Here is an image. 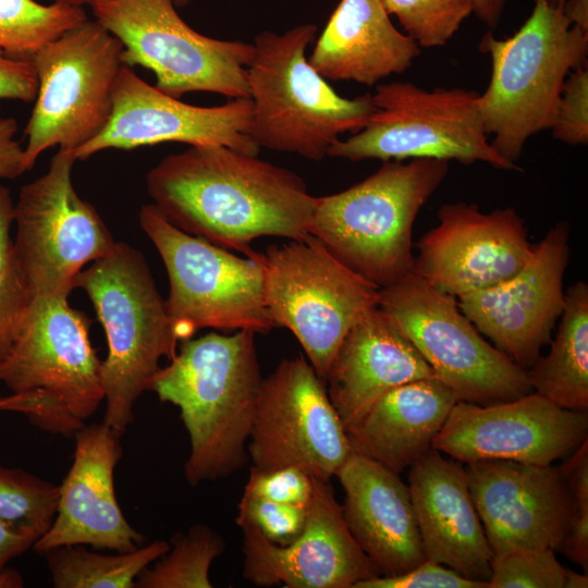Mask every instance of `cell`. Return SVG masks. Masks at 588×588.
<instances>
[{
  "instance_id": "1",
  "label": "cell",
  "mask_w": 588,
  "mask_h": 588,
  "mask_svg": "<svg viewBox=\"0 0 588 588\" xmlns=\"http://www.w3.org/2000/svg\"><path fill=\"white\" fill-rule=\"evenodd\" d=\"M154 205L179 229L247 257L262 236L310 234L316 197L293 171L226 146H189L149 170Z\"/></svg>"
},
{
  "instance_id": "2",
  "label": "cell",
  "mask_w": 588,
  "mask_h": 588,
  "mask_svg": "<svg viewBox=\"0 0 588 588\" xmlns=\"http://www.w3.org/2000/svg\"><path fill=\"white\" fill-rule=\"evenodd\" d=\"M256 333L209 332L181 342L149 391L180 409L189 439L184 476L192 486L228 477L248 460L262 376Z\"/></svg>"
},
{
  "instance_id": "3",
  "label": "cell",
  "mask_w": 588,
  "mask_h": 588,
  "mask_svg": "<svg viewBox=\"0 0 588 588\" xmlns=\"http://www.w3.org/2000/svg\"><path fill=\"white\" fill-rule=\"evenodd\" d=\"M316 33L317 26L306 23L256 35L247 82L253 140L320 161L341 135L360 131L376 107L371 94L341 97L310 65L306 51Z\"/></svg>"
},
{
  "instance_id": "4",
  "label": "cell",
  "mask_w": 588,
  "mask_h": 588,
  "mask_svg": "<svg viewBox=\"0 0 588 588\" xmlns=\"http://www.w3.org/2000/svg\"><path fill=\"white\" fill-rule=\"evenodd\" d=\"M449 161H383L365 180L316 197L310 234L348 268L380 289L413 270L414 221L444 181Z\"/></svg>"
},
{
  "instance_id": "5",
  "label": "cell",
  "mask_w": 588,
  "mask_h": 588,
  "mask_svg": "<svg viewBox=\"0 0 588 588\" xmlns=\"http://www.w3.org/2000/svg\"><path fill=\"white\" fill-rule=\"evenodd\" d=\"M479 49L492 63L480 94L485 130L493 149L516 163L531 136L551 130L567 75L587 63L588 32L572 25L562 8L536 0L513 36L487 32Z\"/></svg>"
},
{
  "instance_id": "6",
  "label": "cell",
  "mask_w": 588,
  "mask_h": 588,
  "mask_svg": "<svg viewBox=\"0 0 588 588\" xmlns=\"http://www.w3.org/2000/svg\"><path fill=\"white\" fill-rule=\"evenodd\" d=\"M103 327L108 354L101 377L106 412L103 422L123 434L134 420L139 396L149 391L162 357L172 359L177 339L142 253L117 242L105 257L78 274Z\"/></svg>"
},
{
  "instance_id": "7",
  "label": "cell",
  "mask_w": 588,
  "mask_h": 588,
  "mask_svg": "<svg viewBox=\"0 0 588 588\" xmlns=\"http://www.w3.org/2000/svg\"><path fill=\"white\" fill-rule=\"evenodd\" d=\"M139 224L166 267V311L177 341L204 328L268 333L277 328L266 299L262 254L240 257L171 223L145 205Z\"/></svg>"
},
{
  "instance_id": "8",
  "label": "cell",
  "mask_w": 588,
  "mask_h": 588,
  "mask_svg": "<svg viewBox=\"0 0 588 588\" xmlns=\"http://www.w3.org/2000/svg\"><path fill=\"white\" fill-rule=\"evenodd\" d=\"M371 95L376 109L366 125L338 139L329 157L354 162L428 158L522 170L488 142L480 93L460 87L425 89L396 81L378 84Z\"/></svg>"
},
{
  "instance_id": "9",
  "label": "cell",
  "mask_w": 588,
  "mask_h": 588,
  "mask_svg": "<svg viewBox=\"0 0 588 588\" xmlns=\"http://www.w3.org/2000/svg\"><path fill=\"white\" fill-rule=\"evenodd\" d=\"M378 307L458 401L492 405L532 391L527 371L482 338L456 297L413 270L380 289Z\"/></svg>"
},
{
  "instance_id": "10",
  "label": "cell",
  "mask_w": 588,
  "mask_h": 588,
  "mask_svg": "<svg viewBox=\"0 0 588 588\" xmlns=\"http://www.w3.org/2000/svg\"><path fill=\"white\" fill-rule=\"evenodd\" d=\"M262 260L266 299L275 326L293 333L324 382L347 332L378 307L380 287L311 234L269 246Z\"/></svg>"
},
{
  "instance_id": "11",
  "label": "cell",
  "mask_w": 588,
  "mask_h": 588,
  "mask_svg": "<svg viewBox=\"0 0 588 588\" xmlns=\"http://www.w3.org/2000/svg\"><path fill=\"white\" fill-rule=\"evenodd\" d=\"M94 19L122 44V61L156 75V87L174 98L213 93L249 97L247 66L254 45L205 36L179 15L173 0H98Z\"/></svg>"
},
{
  "instance_id": "12",
  "label": "cell",
  "mask_w": 588,
  "mask_h": 588,
  "mask_svg": "<svg viewBox=\"0 0 588 588\" xmlns=\"http://www.w3.org/2000/svg\"><path fill=\"white\" fill-rule=\"evenodd\" d=\"M122 51L114 35L87 19L32 57L38 88L24 131L28 170L45 150L58 146L73 152L106 126Z\"/></svg>"
},
{
  "instance_id": "13",
  "label": "cell",
  "mask_w": 588,
  "mask_h": 588,
  "mask_svg": "<svg viewBox=\"0 0 588 588\" xmlns=\"http://www.w3.org/2000/svg\"><path fill=\"white\" fill-rule=\"evenodd\" d=\"M75 161L71 150L59 149L14 204V247L33 297L68 299L83 268L117 243L95 207L77 194Z\"/></svg>"
},
{
  "instance_id": "14",
  "label": "cell",
  "mask_w": 588,
  "mask_h": 588,
  "mask_svg": "<svg viewBox=\"0 0 588 588\" xmlns=\"http://www.w3.org/2000/svg\"><path fill=\"white\" fill-rule=\"evenodd\" d=\"M351 451L326 384L305 357L283 359L262 379L247 442L253 468L296 466L330 481Z\"/></svg>"
},
{
  "instance_id": "15",
  "label": "cell",
  "mask_w": 588,
  "mask_h": 588,
  "mask_svg": "<svg viewBox=\"0 0 588 588\" xmlns=\"http://www.w3.org/2000/svg\"><path fill=\"white\" fill-rule=\"evenodd\" d=\"M90 320L68 299L35 296L23 328L0 362L11 393L41 391L85 421L105 400L102 360L89 340Z\"/></svg>"
},
{
  "instance_id": "16",
  "label": "cell",
  "mask_w": 588,
  "mask_h": 588,
  "mask_svg": "<svg viewBox=\"0 0 588 588\" xmlns=\"http://www.w3.org/2000/svg\"><path fill=\"white\" fill-rule=\"evenodd\" d=\"M252 112L248 97L212 107L183 102L149 85L132 66L123 64L106 126L73 155L76 160H86L106 149L130 150L179 142L189 146H226L257 156L260 147L249 135Z\"/></svg>"
},
{
  "instance_id": "17",
  "label": "cell",
  "mask_w": 588,
  "mask_h": 588,
  "mask_svg": "<svg viewBox=\"0 0 588 588\" xmlns=\"http://www.w3.org/2000/svg\"><path fill=\"white\" fill-rule=\"evenodd\" d=\"M586 411L560 407L531 391L492 405L458 401L432 442L462 464L513 461L550 465L587 439Z\"/></svg>"
},
{
  "instance_id": "18",
  "label": "cell",
  "mask_w": 588,
  "mask_h": 588,
  "mask_svg": "<svg viewBox=\"0 0 588 588\" xmlns=\"http://www.w3.org/2000/svg\"><path fill=\"white\" fill-rule=\"evenodd\" d=\"M568 240V224L556 223L532 246L530 257L515 275L457 298L477 330L525 370L540 357L561 317Z\"/></svg>"
},
{
  "instance_id": "19",
  "label": "cell",
  "mask_w": 588,
  "mask_h": 588,
  "mask_svg": "<svg viewBox=\"0 0 588 588\" xmlns=\"http://www.w3.org/2000/svg\"><path fill=\"white\" fill-rule=\"evenodd\" d=\"M439 223L418 242L413 271L456 298L515 275L532 246L517 211L482 212L465 201L442 205Z\"/></svg>"
},
{
  "instance_id": "20",
  "label": "cell",
  "mask_w": 588,
  "mask_h": 588,
  "mask_svg": "<svg viewBox=\"0 0 588 588\" xmlns=\"http://www.w3.org/2000/svg\"><path fill=\"white\" fill-rule=\"evenodd\" d=\"M243 532V576L260 587L354 588L379 576L351 535L330 481L315 478L301 536L287 546L268 541L256 528Z\"/></svg>"
},
{
  "instance_id": "21",
  "label": "cell",
  "mask_w": 588,
  "mask_h": 588,
  "mask_svg": "<svg viewBox=\"0 0 588 588\" xmlns=\"http://www.w3.org/2000/svg\"><path fill=\"white\" fill-rule=\"evenodd\" d=\"M468 488L493 555L559 549L568 500L559 467L513 461L465 464Z\"/></svg>"
},
{
  "instance_id": "22",
  "label": "cell",
  "mask_w": 588,
  "mask_h": 588,
  "mask_svg": "<svg viewBox=\"0 0 588 588\" xmlns=\"http://www.w3.org/2000/svg\"><path fill=\"white\" fill-rule=\"evenodd\" d=\"M121 436L103 421L85 425L75 433L73 462L59 486L54 519L34 543L35 551L44 554L62 546L88 544L130 552L146 541L124 517L114 492Z\"/></svg>"
},
{
  "instance_id": "23",
  "label": "cell",
  "mask_w": 588,
  "mask_h": 588,
  "mask_svg": "<svg viewBox=\"0 0 588 588\" xmlns=\"http://www.w3.org/2000/svg\"><path fill=\"white\" fill-rule=\"evenodd\" d=\"M408 481L426 559L489 583L493 552L462 463L431 448L412 464Z\"/></svg>"
},
{
  "instance_id": "24",
  "label": "cell",
  "mask_w": 588,
  "mask_h": 588,
  "mask_svg": "<svg viewBox=\"0 0 588 588\" xmlns=\"http://www.w3.org/2000/svg\"><path fill=\"white\" fill-rule=\"evenodd\" d=\"M345 524L381 576L403 574L426 560L408 486L352 449L335 474Z\"/></svg>"
},
{
  "instance_id": "25",
  "label": "cell",
  "mask_w": 588,
  "mask_h": 588,
  "mask_svg": "<svg viewBox=\"0 0 588 588\" xmlns=\"http://www.w3.org/2000/svg\"><path fill=\"white\" fill-rule=\"evenodd\" d=\"M422 378L437 377L412 342L376 307L343 339L324 384L347 430L388 391Z\"/></svg>"
},
{
  "instance_id": "26",
  "label": "cell",
  "mask_w": 588,
  "mask_h": 588,
  "mask_svg": "<svg viewBox=\"0 0 588 588\" xmlns=\"http://www.w3.org/2000/svg\"><path fill=\"white\" fill-rule=\"evenodd\" d=\"M419 54L380 0H341L307 59L324 79L375 86L406 71Z\"/></svg>"
},
{
  "instance_id": "27",
  "label": "cell",
  "mask_w": 588,
  "mask_h": 588,
  "mask_svg": "<svg viewBox=\"0 0 588 588\" xmlns=\"http://www.w3.org/2000/svg\"><path fill=\"white\" fill-rule=\"evenodd\" d=\"M458 402L438 378L401 384L346 430L353 450L400 474L427 452Z\"/></svg>"
},
{
  "instance_id": "28",
  "label": "cell",
  "mask_w": 588,
  "mask_h": 588,
  "mask_svg": "<svg viewBox=\"0 0 588 588\" xmlns=\"http://www.w3.org/2000/svg\"><path fill=\"white\" fill-rule=\"evenodd\" d=\"M534 392L555 405L588 408V285L578 281L565 292L558 333L546 357L527 370Z\"/></svg>"
},
{
  "instance_id": "29",
  "label": "cell",
  "mask_w": 588,
  "mask_h": 588,
  "mask_svg": "<svg viewBox=\"0 0 588 588\" xmlns=\"http://www.w3.org/2000/svg\"><path fill=\"white\" fill-rule=\"evenodd\" d=\"M170 549L156 540L130 552L101 554L83 544L62 546L44 553L53 587L135 588L140 572Z\"/></svg>"
},
{
  "instance_id": "30",
  "label": "cell",
  "mask_w": 588,
  "mask_h": 588,
  "mask_svg": "<svg viewBox=\"0 0 588 588\" xmlns=\"http://www.w3.org/2000/svg\"><path fill=\"white\" fill-rule=\"evenodd\" d=\"M88 16L81 7L36 0H0V50L30 60L46 44Z\"/></svg>"
},
{
  "instance_id": "31",
  "label": "cell",
  "mask_w": 588,
  "mask_h": 588,
  "mask_svg": "<svg viewBox=\"0 0 588 588\" xmlns=\"http://www.w3.org/2000/svg\"><path fill=\"white\" fill-rule=\"evenodd\" d=\"M173 548L144 568L135 588H211L209 571L224 551L223 538L206 525H194L172 539Z\"/></svg>"
},
{
  "instance_id": "32",
  "label": "cell",
  "mask_w": 588,
  "mask_h": 588,
  "mask_svg": "<svg viewBox=\"0 0 588 588\" xmlns=\"http://www.w3.org/2000/svg\"><path fill=\"white\" fill-rule=\"evenodd\" d=\"M13 208L10 189L0 183V362L16 341L34 298L10 234Z\"/></svg>"
},
{
  "instance_id": "33",
  "label": "cell",
  "mask_w": 588,
  "mask_h": 588,
  "mask_svg": "<svg viewBox=\"0 0 588 588\" xmlns=\"http://www.w3.org/2000/svg\"><path fill=\"white\" fill-rule=\"evenodd\" d=\"M58 497L59 486L0 465V519L30 530L39 539L54 519Z\"/></svg>"
},
{
  "instance_id": "34",
  "label": "cell",
  "mask_w": 588,
  "mask_h": 588,
  "mask_svg": "<svg viewBox=\"0 0 588 588\" xmlns=\"http://www.w3.org/2000/svg\"><path fill=\"white\" fill-rule=\"evenodd\" d=\"M389 15H394L421 48L448 44L471 14V0H380Z\"/></svg>"
},
{
  "instance_id": "35",
  "label": "cell",
  "mask_w": 588,
  "mask_h": 588,
  "mask_svg": "<svg viewBox=\"0 0 588 588\" xmlns=\"http://www.w3.org/2000/svg\"><path fill=\"white\" fill-rule=\"evenodd\" d=\"M571 569L550 548L524 549L493 555L489 588H566Z\"/></svg>"
},
{
  "instance_id": "36",
  "label": "cell",
  "mask_w": 588,
  "mask_h": 588,
  "mask_svg": "<svg viewBox=\"0 0 588 588\" xmlns=\"http://www.w3.org/2000/svg\"><path fill=\"white\" fill-rule=\"evenodd\" d=\"M559 467L567 491L568 517L559 549L588 569V441L584 440Z\"/></svg>"
},
{
  "instance_id": "37",
  "label": "cell",
  "mask_w": 588,
  "mask_h": 588,
  "mask_svg": "<svg viewBox=\"0 0 588 588\" xmlns=\"http://www.w3.org/2000/svg\"><path fill=\"white\" fill-rule=\"evenodd\" d=\"M308 507L278 503L243 492L237 504L236 524L256 528L274 544L287 546L303 532Z\"/></svg>"
},
{
  "instance_id": "38",
  "label": "cell",
  "mask_w": 588,
  "mask_h": 588,
  "mask_svg": "<svg viewBox=\"0 0 588 588\" xmlns=\"http://www.w3.org/2000/svg\"><path fill=\"white\" fill-rule=\"evenodd\" d=\"M551 130L555 139L568 145L588 144L587 63L567 75Z\"/></svg>"
},
{
  "instance_id": "39",
  "label": "cell",
  "mask_w": 588,
  "mask_h": 588,
  "mask_svg": "<svg viewBox=\"0 0 588 588\" xmlns=\"http://www.w3.org/2000/svg\"><path fill=\"white\" fill-rule=\"evenodd\" d=\"M314 486L315 477L296 466L271 470L252 467L244 492L278 503L308 507Z\"/></svg>"
},
{
  "instance_id": "40",
  "label": "cell",
  "mask_w": 588,
  "mask_h": 588,
  "mask_svg": "<svg viewBox=\"0 0 588 588\" xmlns=\"http://www.w3.org/2000/svg\"><path fill=\"white\" fill-rule=\"evenodd\" d=\"M354 588H489L487 581L466 578L428 559L396 576H376L357 583Z\"/></svg>"
},
{
  "instance_id": "41",
  "label": "cell",
  "mask_w": 588,
  "mask_h": 588,
  "mask_svg": "<svg viewBox=\"0 0 588 588\" xmlns=\"http://www.w3.org/2000/svg\"><path fill=\"white\" fill-rule=\"evenodd\" d=\"M38 81L30 60L17 59L0 50V100L34 101Z\"/></svg>"
},
{
  "instance_id": "42",
  "label": "cell",
  "mask_w": 588,
  "mask_h": 588,
  "mask_svg": "<svg viewBox=\"0 0 588 588\" xmlns=\"http://www.w3.org/2000/svg\"><path fill=\"white\" fill-rule=\"evenodd\" d=\"M17 122L0 117V179L13 180L28 171L24 147L15 139Z\"/></svg>"
},
{
  "instance_id": "43",
  "label": "cell",
  "mask_w": 588,
  "mask_h": 588,
  "mask_svg": "<svg viewBox=\"0 0 588 588\" xmlns=\"http://www.w3.org/2000/svg\"><path fill=\"white\" fill-rule=\"evenodd\" d=\"M37 539L30 530L0 519V573L11 560L33 548Z\"/></svg>"
},
{
  "instance_id": "44",
  "label": "cell",
  "mask_w": 588,
  "mask_h": 588,
  "mask_svg": "<svg viewBox=\"0 0 588 588\" xmlns=\"http://www.w3.org/2000/svg\"><path fill=\"white\" fill-rule=\"evenodd\" d=\"M473 11L477 17L487 26L493 28L498 26L506 0H471Z\"/></svg>"
},
{
  "instance_id": "45",
  "label": "cell",
  "mask_w": 588,
  "mask_h": 588,
  "mask_svg": "<svg viewBox=\"0 0 588 588\" xmlns=\"http://www.w3.org/2000/svg\"><path fill=\"white\" fill-rule=\"evenodd\" d=\"M35 409L36 397L30 392L11 393L7 396H0V412H15L28 417Z\"/></svg>"
},
{
  "instance_id": "46",
  "label": "cell",
  "mask_w": 588,
  "mask_h": 588,
  "mask_svg": "<svg viewBox=\"0 0 588 588\" xmlns=\"http://www.w3.org/2000/svg\"><path fill=\"white\" fill-rule=\"evenodd\" d=\"M562 10L572 25L588 32V0H565Z\"/></svg>"
},
{
  "instance_id": "47",
  "label": "cell",
  "mask_w": 588,
  "mask_h": 588,
  "mask_svg": "<svg viewBox=\"0 0 588 588\" xmlns=\"http://www.w3.org/2000/svg\"><path fill=\"white\" fill-rule=\"evenodd\" d=\"M23 587V578L19 572L7 567L0 573V588H20Z\"/></svg>"
},
{
  "instance_id": "48",
  "label": "cell",
  "mask_w": 588,
  "mask_h": 588,
  "mask_svg": "<svg viewBox=\"0 0 588 588\" xmlns=\"http://www.w3.org/2000/svg\"><path fill=\"white\" fill-rule=\"evenodd\" d=\"M588 587V576L586 574H578L576 572L569 571L566 581V588H587Z\"/></svg>"
},
{
  "instance_id": "49",
  "label": "cell",
  "mask_w": 588,
  "mask_h": 588,
  "mask_svg": "<svg viewBox=\"0 0 588 588\" xmlns=\"http://www.w3.org/2000/svg\"><path fill=\"white\" fill-rule=\"evenodd\" d=\"M54 2H60L64 4H70L74 7H81L89 5L91 7L94 3H96L98 0H53Z\"/></svg>"
},
{
  "instance_id": "50",
  "label": "cell",
  "mask_w": 588,
  "mask_h": 588,
  "mask_svg": "<svg viewBox=\"0 0 588 588\" xmlns=\"http://www.w3.org/2000/svg\"><path fill=\"white\" fill-rule=\"evenodd\" d=\"M552 5L562 8L565 0H548Z\"/></svg>"
},
{
  "instance_id": "51",
  "label": "cell",
  "mask_w": 588,
  "mask_h": 588,
  "mask_svg": "<svg viewBox=\"0 0 588 588\" xmlns=\"http://www.w3.org/2000/svg\"><path fill=\"white\" fill-rule=\"evenodd\" d=\"M176 7H184L192 0H173Z\"/></svg>"
}]
</instances>
